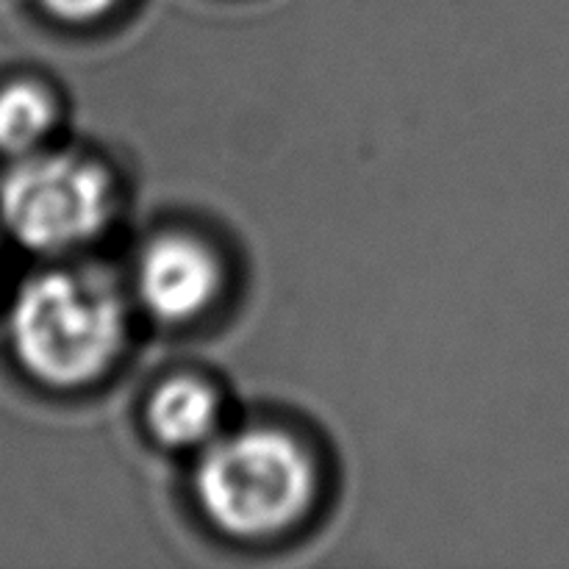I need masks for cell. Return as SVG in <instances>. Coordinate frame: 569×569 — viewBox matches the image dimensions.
Masks as SVG:
<instances>
[{
    "label": "cell",
    "instance_id": "2",
    "mask_svg": "<svg viewBox=\"0 0 569 569\" xmlns=\"http://www.w3.org/2000/svg\"><path fill=\"white\" fill-rule=\"evenodd\" d=\"M315 467L295 439L250 428L211 445L194 470V495L220 531L261 539L292 526L315 498Z\"/></svg>",
    "mask_w": 569,
    "mask_h": 569
},
{
    "label": "cell",
    "instance_id": "7",
    "mask_svg": "<svg viewBox=\"0 0 569 569\" xmlns=\"http://www.w3.org/2000/svg\"><path fill=\"white\" fill-rule=\"evenodd\" d=\"M39 3L61 20H94L106 14L117 0H39Z\"/></svg>",
    "mask_w": 569,
    "mask_h": 569
},
{
    "label": "cell",
    "instance_id": "1",
    "mask_svg": "<svg viewBox=\"0 0 569 569\" xmlns=\"http://www.w3.org/2000/svg\"><path fill=\"white\" fill-rule=\"evenodd\" d=\"M9 337L28 376L48 387H81L103 376L120 353L126 306L103 272H39L11 303Z\"/></svg>",
    "mask_w": 569,
    "mask_h": 569
},
{
    "label": "cell",
    "instance_id": "6",
    "mask_svg": "<svg viewBox=\"0 0 569 569\" xmlns=\"http://www.w3.org/2000/svg\"><path fill=\"white\" fill-rule=\"evenodd\" d=\"M56 126V103L39 83L11 81L0 87V153L31 156Z\"/></svg>",
    "mask_w": 569,
    "mask_h": 569
},
{
    "label": "cell",
    "instance_id": "4",
    "mask_svg": "<svg viewBox=\"0 0 569 569\" xmlns=\"http://www.w3.org/2000/svg\"><path fill=\"white\" fill-rule=\"evenodd\" d=\"M217 289H220V264L198 239L183 233H161L139 256V300L159 320H192L214 300Z\"/></svg>",
    "mask_w": 569,
    "mask_h": 569
},
{
    "label": "cell",
    "instance_id": "3",
    "mask_svg": "<svg viewBox=\"0 0 569 569\" xmlns=\"http://www.w3.org/2000/svg\"><path fill=\"white\" fill-rule=\"evenodd\" d=\"M114 209L98 164L70 153L22 156L0 181V220L39 253H61L98 237Z\"/></svg>",
    "mask_w": 569,
    "mask_h": 569
},
{
    "label": "cell",
    "instance_id": "5",
    "mask_svg": "<svg viewBox=\"0 0 569 569\" xmlns=\"http://www.w3.org/2000/svg\"><path fill=\"white\" fill-rule=\"evenodd\" d=\"M220 420L217 395L194 378L161 383L148 403V428L167 448H192L214 433Z\"/></svg>",
    "mask_w": 569,
    "mask_h": 569
}]
</instances>
